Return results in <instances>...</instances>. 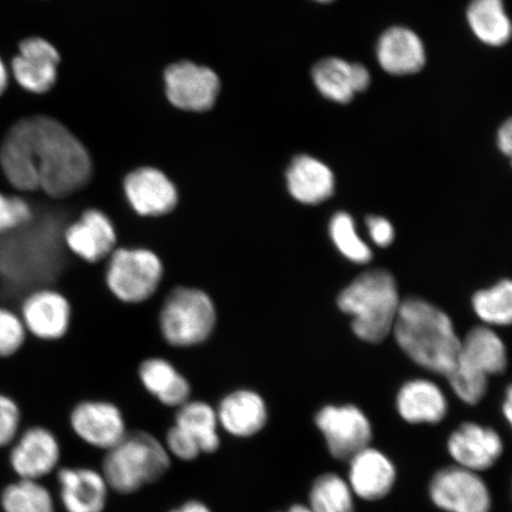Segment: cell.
Segmentation results:
<instances>
[{
	"label": "cell",
	"mask_w": 512,
	"mask_h": 512,
	"mask_svg": "<svg viewBox=\"0 0 512 512\" xmlns=\"http://www.w3.org/2000/svg\"><path fill=\"white\" fill-rule=\"evenodd\" d=\"M330 235L338 251L355 264H367L371 260L370 248L356 233L355 222L345 213H338L330 222Z\"/></svg>",
	"instance_id": "obj_31"
},
{
	"label": "cell",
	"mask_w": 512,
	"mask_h": 512,
	"mask_svg": "<svg viewBox=\"0 0 512 512\" xmlns=\"http://www.w3.org/2000/svg\"><path fill=\"white\" fill-rule=\"evenodd\" d=\"M164 79L166 96L172 105L184 111H208L220 93V79L214 70L192 62L172 64Z\"/></svg>",
	"instance_id": "obj_9"
},
{
	"label": "cell",
	"mask_w": 512,
	"mask_h": 512,
	"mask_svg": "<svg viewBox=\"0 0 512 512\" xmlns=\"http://www.w3.org/2000/svg\"><path fill=\"white\" fill-rule=\"evenodd\" d=\"M64 242L79 258L98 262L112 254L117 234L108 216L98 209H89L64 232Z\"/></svg>",
	"instance_id": "obj_17"
},
{
	"label": "cell",
	"mask_w": 512,
	"mask_h": 512,
	"mask_svg": "<svg viewBox=\"0 0 512 512\" xmlns=\"http://www.w3.org/2000/svg\"><path fill=\"white\" fill-rule=\"evenodd\" d=\"M318 430L335 458L350 460L369 447L373 430L367 415L352 405L326 406L316 415Z\"/></svg>",
	"instance_id": "obj_7"
},
{
	"label": "cell",
	"mask_w": 512,
	"mask_h": 512,
	"mask_svg": "<svg viewBox=\"0 0 512 512\" xmlns=\"http://www.w3.org/2000/svg\"><path fill=\"white\" fill-rule=\"evenodd\" d=\"M19 315L31 336L43 341H55L68 331L70 306L61 293L41 288L23 299Z\"/></svg>",
	"instance_id": "obj_12"
},
{
	"label": "cell",
	"mask_w": 512,
	"mask_h": 512,
	"mask_svg": "<svg viewBox=\"0 0 512 512\" xmlns=\"http://www.w3.org/2000/svg\"><path fill=\"white\" fill-rule=\"evenodd\" d=\"M8 81H9L8 69H6L3 60L0 59V96L3 95L6 87H8Z\"/></svg>",
	"instance_id": "obj_39"
},
{
	"label": "cell",
	"mask_w": 512,
	"mask_h": 512,
	"mask_svg": "<svg viewBox=\"0 0 512 512\" xmlns=\"http://www.w3.org/2000/svg\"><path fill=\"white\" fill-rule=\"evenodd\" d=\"M313 2L320 3V4H328L335 2V0H313Z\"/></svg>",
	"instance_id": "obj_42"
},
{
	"label": "cell",
	"mask_w": 512,
	"mask_h": 512,
	"mask_svg": "<svg viewBox=\"0 0 512 512\" xmlns=\"http://www.w3.org/2000/svg\"><path fill=\"white\" fill-rule=\"evenodd\" d=\"M457 362L488 377L502 374L507 369V349L494 331L478 326L460 345Z\"/></svg>",
	"instance_id": "obj_24"
},
{
	"label": "cell",
	"mask_w": 512,
	"mask_h": 512,
	"mask_svg": "<svg viewBox=\"0 0 512 512\" xmlns=\"http://www.w3.org/2000/svg\"><path fill=\"white\" fill-rule=\"evenodd\" d=\"M451 387L469 405H477L488 390L489 377L456 362V366L447 374Z\"/></svg>",
	"instance_id": "obj_32"
},
{
	"label": "cell",
	"mask_w": 512,
	"mask_h": 512,
	"mask_svg": "<svg viewBox=\"0 0 512 512\" xmlns=\"http://www.w3.org/2000/svg\"><path fill=\"white\" fill-rule=\"evenodd\" d=\"M170 453L150 433H126L119 443L107 451L102 463L110 489L120 495H130L153 484L170 470Z\"/></svg>",
	"instance_id": "obj_4"
},
{
	"label": "cell",
	"mask_w": 512,
	"mask_h": 512,
	"mask_svg": "<svg viewBox=\"0 0 512 512\" xmlns=\"http://www.w3.org/2000/svg\"><path fill=\"white\" fill-rule=\"evenodd\" d=\"M59 62L60 55L53 44L41 37H31L19 46V54L12 61V73L19 86L43 94L54 87Z\"/></svg>",
	"instance_id": "obj_13"
},
{
	"label": "cell",
	"mask_w": 512,
	"mask_h": 512,
	"mask_svg": "<svg viewBox=\"0 0 512 512\" xmlns=\"http://www.w3.org/2000/svg\"><path fill=\"white\" fill-rule=\"evenodd\" d=\"M169 512H213L210 510L208 505L200 501H189L181 505L176 509H172Z\"/></svg>",
	"instance_id": "obj_38"
},
{
	"label": "cell",
	"mask_w": 512,
	"mask_h": 512,
	"mask_svg": "<svg viewBox=\"0 0 512 512\" xmlns=\"http://www.w3.org/2000/svg\"><path fill=\"white\" fill-rule=\"evenodd\" d=\"M287 512H312L310 508L304 507V505H293V507Z\"/></svg>",
	"instance_id": "obj_41"
},
{
	"label": "cell",
	"mask_w": 512,
	"mask_h": 512,
	"mask_svg": "<svg viewBox=\"0 0 512 512\" xmlns=\"http://www.w3.org/2000/svg\"><path fill=\"white\" fill-rule=\"evenodd\" d=\"M393 332L400 348L422 368L447 376L456 366L462 341L438 307L419 298L403 300Z\"/></svg>",
	"instance_id": "obj_2"
},
{
	"label": "cell",
	"mask_w": 512,
	"mask_h": 512,
	"mask_svg": "<svg viewBox=\"0 0 512 512\" xmlns=\"http://www.w3.org/2000/svg\"><path fill=\"white\" fill-rule=\"evenodd\" d=\"M396 406L409 424H438L447 414V401L431 381H409L400 389Z\"/></svg>",
	"instance_id": "obj_23"
},
{
	"label": "cell",
	"mask_w": 512,
	"mask_h": 512,
	"mask_svg": "<svg viewBox=\"0 0 512 512\" xmlns=\"http://www.w3.org/2000/svg\"><path fill=\"white\" fill-rule=\"evenodd\" d=\"M61 501L67 512H102L106 508L108 486L102 473L76 467L59 472Z\"/></svg>",
	"instance_id": "obj_20"
},
{
	"label": "cell",
	"mask_w": 512,
	"mask_h": 512,
	"mask_svg": "<svg viewBox=\"0 0 512 512\" xmlns=\"http://www.w3.org/2000/svg\"><path fill=\"white\" fill-rule=\"evenodd\" d=\"M503 413L505 415V419L511 422L512 418V395L511 388H508L507 398H505V402L503 403Z\"/></svg>",
	"instance_id": "obj_40"
},
{
	"label": "cell",
	"mask_w": 512,
	"mask_h": 512,
	"mask_svg": "<svg viewBox=\"0 0 512 512\" xmlns=\"http://www.w3.org/2000/svg\"><path fill=\"white\" fill-rule=\"evenodd\" d=\"M497 144L499 150L504 153L505 156L511 157L512 153V123L511 120L505 121V123L499 128L497 134Z\"/></svg>",
	"instance_id": "obj_37"
},
{
	"label": "cell",
	"mask_w": 512,
	"mask_h": 512,
	"mask_svg": "<svg viewBox=\"0 0 512 512\" xmlns=\"http://www.w3.org/2000/svg\"><path fill=\"white\" fill-rule=\"evenodd\" d=\"M367 226L371 239L380 247H388L394 240V229L392 223L384 217L370 216L367 219Z\"/></svg>",
	"instance_id": "obj_36"
},
{
	"label": "cell",
	"mask_w": 512,
	"mask_h": 512,
	"mask_svg": "<svg viewBox=\"0 0 512 512\" xmlns=\"http://www.w3.org/2000/svg\"><path fill=\"white\" fill-rule=\"evenodd\" d=\"M448 452L460 467L485 471L501 458L503 443L492 428L466 422L448 439Z\"/></svg>",
	"instance_id": "obj_15"
},
{
	"label": "cell",
	"mask_w": 512,
	"mask_h": 512,
	"mask_svg": "<svg viewBox=\"0 0 512 512\" xmlns=\"http://www.w3.org/2000/svg\"><path fill=\"white\" fill-rule=\"evenodd\" d=\"M395 480L394 464L374 448H364L350 460V488L366 501H379L386 497L392 491Z\"/></svg>",
	"instance_id": "obj_19"
},
{
	"label": "cell",
	"mask_w": 512,
	"mask_h": 512,
	"mask_svg": "<svg viewBox=\"0 0 512 512\" xmlns=\"http://www.w3.org/2000/svg\"><path fill=\"white\" fill-rule=\"evenodd\" d=\"M215 324L213 300L197 288H176L160 312V329L166 342L175 347H192L206 341Z\"/></svg>",
	"instance_id": "obj_5"
},
{
	"label": "cell",
	"mask_w": 512,
	"mask_h": 512,
	"mask_svg": "<svg viewBox=\"0 0 512 512\" xmlns=\"http://www.w3.org/2000/svg\"><path fill=\"white\" fill-rule=\"evenodd\" d=\"M139 376L147 392L165 406L179 408L190 399V383L163 358H150L143 362Z\"/></svg>",
	"instance_id": "obj_25"
},
{
	"label": "cell",
	"mask_w": 512,
	"mask_h": 512,
	"mask_svg": "<svg viewBox=\"0 0 512 512\" xmlns=\"http://www.w3.org/2000/svg\"><path fill=\"white\" fill-rule=\"evenodd\" d=\"M310 509L312 512H354V492L336 473H326L312 485Z\"/></svg>",
	"instance_id": "obj_28"
},
{
	"label": "cell",
	"mask_w": 512,
	"mask_h": 512,
	"mask_svg": "<svg viewBox=\"0 0 512 512\" xmlns=\"http://www.w3.org/2000/svg\"><path fill=\"white\" fill-rule=\"evenodd\" d=\"M34 217V209L18 192L6 194L0 191V235L14 232Z\"/></svg>",
	"instance_id": "obj_33"
},
{
	"label": "cell",
	"mask_w": 512,
	"mask_h": 512,
	"mask_svg": "<svg viewBox=\"0 0 512 512\" xmlns=\"http://www.w3.org/2000/svg\"><path fill=\"white\" fill-rule=\"evenodd\" d=\"M432 501L448 512H489L488 486L476 472L453 466L434 476L430 486Z\"/></svg>",
	"instance_id": "obj_8"
},
{
	"label": "cell",
	"mask_w": 512,
	"mask_h": 512,
	"mask_svg": "<svg viewBox=\"0 0 512 512\" xmlns=\"http://www.w3.org/2000/svg\"><path fill=\"white\" fill-rule=\"evenodd\" d=\"M219 425L238 438L258 434L267 424L268 411L264 399L253 390H236L224 398L217 408Z\"/></svg>",
	"instance_id": "obj_21"
},
{
	"label": "cell",
	"mask_w": 512,
	"mask_h": 512,
	"mask_svg": "<svg viewBox=\"0 0 512 512\" xmlns=\"http://www.w3.org/2000/svg\"><path fill=\"white\" fill-rule=\"evenodd\" d=\"M21 424V413L16 402L0 394V447L15 439Z\"/></svg>",
	"instance_id": "obj_35"
},
{
	"label": "cell",
	"mask_w": 512,
	"mask_h": 512,
	"mask_svg": "<svg viewBox=\"0 0 512 512\" xmlns=\"http://www.w3.org/2000/svg\"><path fill=\"white\" fill-rule=\"evenodd\" d=\"M376 57L384 72L394 76L419 73L427 62L424 42L415 31L405 27L383 32L377 41Z\"/></svg>",
	"instance_id": "obj_16"
},
{
	"label": "cell",
	"mask_w": 512,
	"mask_h": 512,
	"mask_svg": "<svg viewBox=\"0 0 512 512\" xmlns=\"http://www.w3.org/2000/svg\"><path fill=\"white\" fill-rule=\"evenodd\" d=\"M473 35L486 46H505L511 37V22L503 0H471L466 10Z\"/></svg>",
	"instance_id": "obj_26"
},
{
	"label": "cell",
	"mask_w": 512,
	"mask_h": 512,
	"mask_svg": "<svg viewBox=\"0 0 512 512\" xmlns=\"http://www.w3.org/2000/svg\"><path fill=\"white\" fill-rule=\"evenodd\" d=\"M70 425L86 444L111 450L127 433L123 413L110 402L85 401L73 409Z\"/></svg>",
	"instance_id": "obj_10"
},
{
	"label": "cell",
	"mask_w": 512,
	"mask_h": 512,
	"mask_svg": "<svg viewBox=\"0 0 512 512\" xmlns=\"http://www.w3.org/2000/svg\"><path fill=\"white\" fill-rule=\"evenodd\" d=\"M162 278V261L149 249L121 248L111 254L107 286L121 302H145L156 292Z\"/></svg>",
	"instance_id": "obj_6"
},
{
	"label": "cell",
	"mask_w": 512,
	"mask_h": 512,
	"mask_svg": "<svg viewBox=\"0 0 512 512\" xmlns=\"http://www.w3.org/2000/svg\"><path fill=\"white\" fill-rule=\"evenodd\" d=\"M312 81L325 99L347 105L358 93L367 91L371 75L361 63H351L339 57H326L313 66Z\"/></svg>",
	"instance_id": "obj_14"
},
{
	"label": "cell",
	"mask_w": 512,
	"mask_h": 512,
	"mask_svg": "<svg viewBox=\"0 0 512 512\" xmlns=\"http://www.w3.org/2000/svg\"><path fill=\"white\" fill-rule=\"evenodd\" d=\"M27 341V329L18 313L0 307V358L18 354Z\"/></svg>",
	"instance_id": "obj_34"
},
{
	"label": "cell",
	"mask_w": 512,
	"mask_h": 512,
	"mask_svg": "<svg viewBox=\"0 0 512 512\" xmlns=\"http://www.w3.org/2000/svg\"><path fill=\"white\" fill-rule=\"evenodd\" d=\"M286 177L288 191L300 203H322L334 194V174L316 158L306 155L294 158Z\"/></svg>",
	"instance_id": "obj_22"
},
{
	"label": "cell",
	"mask_w": 512,
	"mask_h": 512,
	"mask_svg": "<svg viewBox=\"0 0 512 512\" xmlns=\"http://www.w3.org/2000/svg\"><path fill=\"white\" fill-rule=\"evenodd\" d=\"M61 448L55 435L43 427L30 428L11 452V465L22 479L38 480L55 470Z\"/></svg>",
	"instance_id": "obj_18"
},
{
	"label": "cell",
	"mask_w": 512,
	"mask_h": 512,
	"mask_svg": "<svg viewBox=\"0 0 512 512\" xmlns=\"http://www.w3.org/2000/svg\"><path fill=\"white\" fill-rule=\"evenodd\" d=\"M0 170L18 194L73 195L91 181L86 147L59 121L35 115L11 126L0 142Z\"/></svg>",
	"instance_id": "obj_1"
},
{
	"label": "cell",
	"mask_w": 512,
	"mask_h": 512,
	"mask_svg": "<svg viewBox=\"0 0 512 512\" xmlns=\"http://www.w3.org/2000/svg\"><path fill=\"white\" fill-rule=\"evenodd\" d=\"M202 453L219 450V419L213 407L202 401H188L178 408L175 425Z\"/></svg>",
	"instance_id": "obj_27"
},
{
	"label": "cell",
	"mask_w": 512,
	"mask_h": 512,
	"mask_svg": "<svg viewBox=\"0 0 512 512\" xmlns=\"http://www.w3.org/2000/svg\"><path fill=\"white\" fill-rule=\"evenodd\" d=\"M4 512H55L53 496L37 480L21 479L3 492Z\"/></svg>",
	"instance_id": "obj_29"
},
{
	"label": "cell",
	"mask_w": 512,
	"mask_h": 512,
	"mask_svg": "<svg viewBox=\"0 0 512 512\" xmlns=\"http://www.w3.org/2000/svg\"><path fill=\"white\" fill-rule=\"evenodd\" d=\"M128 203L140 216L159 217L177 207L178 191L164 172L155 168H140L128 174L124 181Z\"/></svg>",
	"instance_id": "obj_11"
},
{
	"label": "cell",
	"mask_w": 512,
	"mask_h": 512,
	"mask_svg": "<svg viewBox=\"0 0 512 512\" xmlns=\"http://www.w3.org/2000/svg\"><path fill=\"white\" fill-rule=\"evenodd\" d=\"M400 304L393 275L383 270L361 274L338 297L355 335L369 343H381L393 331Z\"/></svg>",
	"instance_id": "obj_3"
},
{
	"label": "cell",
	"mask_w": 512,
	"mask_h": 512,
	"mask_svg": "<svg viewBox=\"0 0 512 512\" xmlns=\"http://www.w3.org/2000/svg\"><path fill=\"white\" fill-rule=\"evenodd\" d=\"M473 309L485 323L510 325L512 320V284L502 280L489 290L479 291L473 296Z\"/></svg>",
	"instance_id": "obj_30"
}]
</instances>
